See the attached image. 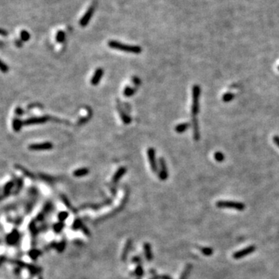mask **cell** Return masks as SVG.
Here are the masks:
<instances>
[{
	"mask_svg": "<svg viewBox=\"0 0 279 279\" xmlns=\"http://www.w3.org/2000/svg\"><path fill=\"white\" fill-rule=\"evenodd\" d=\"M108 45L110 48L116 49L118 51H124L126 53H132V54H140L142 51V48L140 46H134V45L124 44L121 42L116 40H110L108 43Z\"/></svg>",
	"mask_w": 279,
	"mask_h": 279,
	"instance_id": "1",
	"label": "cell"
},
{
	"mask_svg": "<svg viewBox=\"0 0 279 279\" xmlns=\"http://www.w3.org/2000/svg\"><path fill=\"white\" fill-rule=\"evenodd\" d=\"M192 103L191 107V116H196L199 112V99H200L201 88L199 85H194L192 87Z\"/></svg>",
	"mask_w": 279,
	"mask_h": 279,
	"instance_id": "2",
	"label": "cell"
},
{
	"mask_svg": "<svg viewBox=\"0 0 279 279\" xmlns=\"http://www.w3.org/2000/svg\"><path fill=\"white\" fill-rule=\"evenodd\" d=\"M215 205H216V207H218V208L233 209H236L238 211H244L246 208V206L244 203L240 202H235V201L220 200L218 201Z\"/></svg>",
	"mask_w": 279,
	"mask_h": 279,
	"instance_id": "3",
	"label": "cell"
},
{
	"mask_svg": "<svg viewBox=\"0 0 279 279\" xmlns=\"http://www.w3.org/2000/svg\"><path fill=\"white\" fill-rule=\"evenodd\" d=\"M147 154L148 160H149V163H150V168L151 170L153 171V172H158V169H159V166L157 165V159H156V150L153 147H149L147 150Z\"/></svg>",
	"mask_w": 279,
	"mask_h": 279,
	"instance_id": "4",
	"label": "cell"
},
{
	"mask_svg": "<svg viewBox=\"0 0 279 279\" xmlns=\"http://www.w3.org/2000/svg\"><path fill=\"white\" fill-rule=\"evenodd\" d=\"M256 246L254 245H251L249 247H247L244 249L240 250V251H236L235 253H233V257L236 260H239V259L244 258V257H247L248 255H250L251 254L254 253L255 251H256Z\"/></svg>",
	"mask_w": 279,
	"mask_h": 279,
	"instance_id": "5",
	"label": "cell"
},
{
	"mask_svg": "<svg viewBox=\"0 0 279 279\" xmlns=\"http://www.w3.org/2000/svg\"><path fill=\"white\" fill-rule=\"evenodd\" d=\"M159 163V169H158V176L161 181H165L168 178V170L167 165L165 162V160L163 157H160L158 160Z\"/></svg>",
	"mask_w": 279,
	"mask_h": 279,
	"instance_id": "6",
	"label": "cell"
},
{
	"mask_svg": "<svg viewBox=\"0 0 279 279\" xmlns=\"http://www.w3.org/2000/svg\"><path fill=\"white\" fill-rule=\"evenodd\" d=\"M54 147L51 142H44L41 144H33L29 145L28 149L34 151H42V150H50Z\"/></svg>",
	"mask_w": 279,
	"mask_h": 279,
	"instance_id": "7",
	"label": "cell"
},
{
	"mask_svg": "<svg viewBox=\"0 0 279 279\" xmlns=\"http://www.w3.org/2000/svg\"><path fill=\"white\" fill-rule=\"evenodd\" d=\"M11 262L13 263V264H16L17 266H18V268H26V269L29 270L32 274H37L39 273L40 272L39 268H37V267L32 265V264H26V263L22 262V261H20V260H12Z\"/></svg>",
	"mask_w": 279,
	"mask_h": 279,
	"instance_id": "8",
	"label": "cell"
},
{
	"mask_svg": "<svg viewBox=\"0 0 279 279\" xmlns=\"http://www.w3.org/2000/svg\"><path fill=\"white\" fill-rule=\"evenodd\" d=\"M191 126L193 129V138L195 141L200 140V130H199V120L196 116H191Z\"/></svg>",
	"mask_w": 279,
	"mask_h": 279,
	"instance_id": "9",
	"label": "cell"
},
{
	"mask_svg": "<svg viewBox=\"0 0 279 279\" xmlns=\"http://www.w3.org/2000/svg\"><path fill=\"white\" fill-rule=\"evenodd\" d=\"M48 120V118L46 116H40V117H32L23 121V125L30 126L36 125V124H42L46 123Z\"/></svg>",
	"mask_w": 279,
	"mask_h": 279,
	"instance_id": "10",
	"label": "cell"
},
{
	"mask_svg": "<svg viewBox=\"0 0 279 279\" xmlns=\"http://www.w3.org/2000/svg\"><path fill=\"white\" fill-rule=\"evenodd\" d=\"M94 10H95V6H92L88 10H87V12L85 13V15L83 16L82 19H81L80 22H79L81 26L84 27V26H86L87 25H88L90 19H91V18H92V15H93Z\"/></svg>",
	"mask_w": 279,
	"mask_h": 279,
	"instance_id": "11",
	"label": "cell"
},
{
	"mask_svg": "<svg viewBox=\"0 0 279 279\" xmlns=\"http://www.w3.org/2000/svg\"><path fill=\"white\" fill-rule=\"evenodd\" d=\"M19 239V233L16 230H14L12 231L10 233L6 236V242L9 245H13V244H15Z\"/></svg>",
	"mask_w": 279,
	"mask_h": 279,
	"instance_id": "12",
	"label": "cell"
},
{
	"mask_svg": "<svg viewBox=\"0 0 279 279\" xmlns=\"http://www.w3.org/2000/svg\"><path fill=\"white\" fill-rule=\"evenodd\" d=\"M103 74H104V71H103L102 68H101V67L97 68V69L96 70V71H95L93 76H92V79H91V81H90L91 85H97L100 82V81H101L102 78L103 76Z\"/></svg>",
	"mask_w": 279,
	"mask_h": 279,
	"instance_id": "13",
	"label": "cell"
},
{
	"mask_svg": "<svg viewBox=\"0 0 279 279\" xmlns=\"http://www.w3.org/2000/svg\"><path fill=\"white\" fill-rule=\"evenodd\" d=\"M126 172V167H120L118 170L116 171V173L112 177V182L114 183H117L120 181V179L123 176L124 174Z\"/></svg>",
	"mask_w": 279,
	"mask_h": 279,
	"instance_id": "14",
	"label": "cell"
},
{
	"mask_svg": "<svg viewBox=\"0 0 279 279\" xmlns=\"http://www.w3.org/2000/svg\"><path fill=\"white\" fill-rule=\"evenodd\" d=\"M131 245H132V240H128L126 243L125 246H124L123 251L122 255H121V260L123 261H126V258H127V256L129 254V252L130 251V248H131Z\"/></svg>",
	"mask_w": 279,
	"mask_h": 279,
	"instance_id": "15",
	"label": "cell"
},
{
	"mask_svg": "<svg viewBox=\"0 0 279 279\" xmlns=\"http://www.w3.org/2000/svg\"><path fill=\"white\" fill-rule=\"evenodd\" d=\"M144 250L145 257H146L147 261H151L153 260V252H152L151 245L149 243H144Z\"/></svg>",
	"mask_w": 279,
	"mask_h": 279,
	"instance_id": "16",
	"label": "cell"
},
{
	"mask_svg": "<svg viewBox=\"0 0 279 279\" xmlns=\"http://www.w3.org/2000/svg\"><path fill=\"white\" fill-rule=\"evenodd\" d=\"M13 187H14V183H13V182H9L5 185V186H4L3 188V192H2V199H3L4 197L8 196V195H10Z\"/></svg>",
	"mask_w": 279,
	"mask_h": 279,
	"instance_id": "17",
	"label": "cell"
},
{
	"mask_svg": "<svg viewBox=\"0 0 279 279\" xmlns=\"http://www.w3.org/2000/svg\"><path fill=\"white\" fill-rule=\"evenodd\" d=\"M89 173V169L87 168H79L73 171V175L77 178H80V177H84Z\"/></svg>",
	"mask_w": 279,
	"mask_h": 279,
	"instance_id": "18",
	"label": "cell"
},
{
	"mask_svg": "<svg viewBox=\"0 0 279 279\" xmlns=\"http://www.w3.org/2000/svg\"><path fill=\"white\" fill-rule=\"evenodd\" d=\"M190 126L189 123H182L178 125H177L174 128V130L178 133H182L184 132H186Z\"/></svg>",
	"mask_w": 279,
	"mask_h": 279,
	"instance_id": "19",
	"label": "cell"
},
{
	"mask_svg": "<svg viewBox=\"0 0 279 279\" xmlns=\"http://www.w3.org/2000/svg\"><path fill=\"white\" fill-rule=\"evenodd\" d=\"M117 109H118L119 112H120V117H121V120H123V122L124 123L129 124V123L131 122L132 121L131 118H130V117H129L127 114H126L125 112H123V110L120 108V105L117 106Z\"/></svg>",
	"mask_w": 279,
	"mask_h": 279,
	"instance_id": "20",
	"label": "cell"
},
{
	"mask_svg": "<svg viewBox=\"0 0 279 279\" xmlns=\"http://www.w3.org/2000/svg\"><path fill=\"white\" fill-rule=\"evenodd\" d=\"M192 269V265L190 264H188L186 266L185 269H184L183 272L182 273V275L180 277L179 279H188V278L189 277L191 271Z\"/></svg>",
	"mask_w": 279,
	"mask_h": 279,
	"instance_id": "21",
	"label": "cell"
},
{
	"mask_svg": "<svg viewBox=\"0 0 279 279\" xmlns=\"http://www.w3.org/2000/svg\"><path fill=\"white\" fill-rule=\"evenodd\" d=\"M22 125H23V121H21L19 118L14 119L13 121V127L16 132H19Z\"/></svg>",
	"mask_w": 279,
	"mask_h": 279,
	"instance_id": "22",
	"label": "cell"
},
{
	"mask_svg": "<svg viewBox=\"0 0 279 279\" xmlns=\"http://www.w3.org/2000/svg\"><path fill=\"white\" fill-rule=\"evenodd\" d=\"M41 255V252L37 249H32L29 252V256L32 260H36Z\"/></svg>",
	"mask_w": 279,
	"mask_h": 279,
	"instance_id": "23",
	"label": "cell"
},
{
	"mask_svg": "<svg viewBox=\"0 0 279 279\" xmlns=\"http://www.w3.org/2000/svg\"><path fill=\"white\" fill-rule=\"evenodd\" d=\"M61 199H62V201H63V202L64 203V205L66 206V207H67V208H68V209L71 210V211H72L73 212H76V211H75V209L73 208V206H71V203L70 202V201L68 200V199H67V198L65 196V195H61Z\"/></svg>",
	"mask_w": 279,
	"mask_h": 279,
	"instance_id": "24",
	"label": "cell"
},
{
	"mask_svg": "<svg viewBox=\"0 0 279 279\" xmlns=\"http://www.w3.org/2000/svg\"><path fill=\"white\" fill-rule=\"evenodd\" d=\"M199 250L203 255L206 256H211L213 254V250L211 247H199Z\"/></svg>",
	"mask_w": 279,
	"mask_h": 279,
	"instance_id": "25",
	"label": "cell"
},
{
	"mask_svg": "<svg viewBox=\"0 0 279 279\" xmlns=\"http://www.w3.org/2000/svg\"><path fill=\"white\" fill-rule=\"evenodd\" d=\"M234 98V95L231 92H227L225 93L223 96H222V99L224 102H230L232 101Z\"/></svg>",
	"mask_w": 279,
	"mask_h": 279,
	"instance_id": "26",
	"label": "cell"
},
{
	"mask_svg": "<svg viewBox=\"0 0 279 279\" xmlns=\"http://www.w3.org/2000/svg\"><path fill=\"white\" fill-rule=\"evenodd\" d=\"M135 93V89L134 88H131L129 86H126L123 90V95L126 97H130Z\"/></svg>",
	"mask_w": 279,
	"mask_h": 279,
	"instance_id": "27",
	"label": "cell"
},
{
	"mask_svg": "<svg viewBox=\"0 0 279 279\" xmlns=\"http://www.w3.org/2000/svg\"><path fill=\"white\" fill-rule=\"evenodd\" d=\"M68 215H69V213L68 212H66V211H62V212H59L58 213V219H59V221L62 222V223H64L66 219H67L68 217Z\"/></svg>",
	"mask_w": 279,
	"mask_h": 279,
	"instance_id": "28",
	"label": "cell"
},
{
	"mask_svg": "<svg viewBox=\"0 0 279 279\" xmlns=\"http://www.w3.org/2000/svg\"><path fill=\"white\" fill-rule=\"evenodd\" d=\"M16 168L18 169H19V170H20L21 171H22V172L23 173V174H24L26 177H28V178H35V177H34V175L32 174V173L30 172L28 170L25 169L24 168H22V166H20V165H16Z\"/></svg>",
	"mask_w": 279,
	"mask_h": 279,
	"instance_id": "29",
	"label": "cell"
},
{
	"mask_svg": "<svg viewBox=\"0 0 279 279\" xmlns=\"http://www.w3.org/2000/svg\"><path fill=\"white\" fill-rule=\"evenodd\" d=\"M64 227V223H62V222H59V223H55V224L54 225V227H53V228H54V231H55V233H58L61 232Z\"/></svg>",
	"mask_w": 279,
	"mask_h": 279,
	"instance_id": "30",
	"label": "cell"
},
{
	"mask_svg": "<svg viewBox=\"0 0 279 279\" xmlns=\"http://www.w3.org/2000/svg\"><path fill=\"white\" fill-rule=\"evenodd\" d=\"M214 158H215V161H218V162H222V161H224L225 156L222 152L217 151L214 154Z\"/></svg>",
	"mask_w": 279,
	"mask_h": 279,
	"instance_id": "31",
	"label": "cell"
},
{
	"mask_svg": "<svg viewBox=\"0 0 279 279\" xmlns=\"http://www.w3.org/2000/svg\"><path fill=\"white\" fill-rule=\"evenodd\" d=\"M64 39H65V34H64V31H61V30L58 31L56 36L57 41L61 43V42H64Z\"/></svg>",
	"mask_w": 279,
	"mask_h": 279,
	"instance_id": "32",
	"label": "cell"
},
{
	"mask_svg": "<svg viewBox=\"0 0 279 279\" xmlns=\"http://www.w3.org/2000/svg\"><path fill=\"white\" fill-rule=\"evenodd\" d=\"M20 37L22 41H28L30 38V35L26 30H22L20 34Z\"/></svg>",
	"mask_w": 279,
	"mask_h": 279,
	"instance_id": "33",
	"label": "cell"
},
{
	"mask_svg": "<svg viewBox=\"0 0 279 279\" xmlns=\"http://www.w3.org/2000/svg\"><path fill=\"white\" fill-rule=\"evenodd\" d=\"M82 222L81 221L80 219H75V221H74L73 226H72V228H73L74 230H81V227L82 226Z\"/></svg>",
	"mask_w": 279,
	"mask_h": 279,
	"instance_id": "34",
	"label": "cell"
},
{
	"mask_svg": "<svg viewBox=\"0 0 279 279\" xmlns=\"http://www.w3.org/2000/svg\"><path fill=\"white\" fill-rule=\"evenodd\" d=\"M22 188V178H19V179L17 180V184H16V187L15 194H18Z\"/></svg>",
	"mask_w": 279,
	"mask_h": 279,
	"instance_id": "35",
	"label": "cell"
},
{
	"mask_svg": "<svg viewBox=\"0 0 279 279\" xmlns=\"http://www.w3.org/2000/svg\"><path fill=\"white\" fill-rule=\"evenodd\" d=\"M135 274H136V275L138 276V277H141V276L144 275V269H143V268L141 265H138V266L136 268Z\"/></svg>",
	"mask_w": 279,
	"mask_h": 279,
	"instance_id": "36",
	"label": "cell"
},
{
	"mask_svg": "<svg viewBox=\"0 0 279 279\" xmlns=\"http://www.w3.org/2000/svg\"><path fill=\"white\" fill-rule=\"evenodd\" d=\"M64 248H65V243H64V241H61V243H59V244L56 245V249L58 250V252H63Z\"/></svg>",
	"mask_w": 279,
	"mask_h": 279,
	"instance_id": "37",
	"label": "cell"
},
{
	"mask_svg": "<svg viewBox=\"0 0 279 279\" xmlns=\"http://www.w3.org/2000/svg\"><path fill=\"white\" fill-rule=\"evenodd\" d=\"M1 71H2V73H6V72L9 71V67L2 61H1Z\"/></svg>",
	"mask_w": 279,
	"mask_h": 279,
	"instance_id": "38",
	"label": "cell"
},
{
	"mask_svg": "<svg viewBox=\"0 0 279 279\" xmlns=\"http://www.w3.org/2000/svg\"><path fill=\"white\" fill-rule=\"evenodd\" d=\"M81 230H82V232L84 233L85 234L87 235V236H90V232H89V230H88V229L87 228V227H85L84 224H82V227H81Z\"/></svg>",
	"mask_w": 279,
	"mask_h": 279,
	"instance_id": "39",
	"label": "cell"
},
{
	"mask_svg": "<svg viewBox=\"0 0 279 279\" xmlns=\"http://www.w3.org/2000/svg\"><path fill=\"white\" fill-rule=\"evenodd\" d=\"M273 141H274V143H275V144L279 147V136H278V135L274 136Z\"/></svg>",
	"mask_w": 279,
	"mask_h": 279,
	"instance_id": "40",
	"label": "cell"
},
{
	"mask_svg": "<svg viewBox=\"0 0 279 279\" xmlns=\"http://www.w3.org/2000/svg\"><path fill=\"white\" fill-rule=\"evenodd\" d=\"M22 113H23V112H22V109H21V108L18 107V108L16 109V114L17 116H21Z\"/></svg>",
	"mask_w": 279,
	"mask_h": 279,
	"instance_id": "41",
	"label": "cell"
},
{
	"mask_svg": "<svg viewBox=\"0 0 279 279\" xmlns=\"http://www.w3.org/2000/svg\"><path fill=\"white\" fill-rule=\"evenodd\" d=\"M140 260H141V258L139 257H134L133 258V262L134 263H139L140 262Z\"/></svg>",
	"mask_w": 279,
	"mask_h": 279,
	"instance_id": "42",
	"label": "cell"
},
{
	"mask_svg": "<svg viewBox=\"0 0 279 279\" xmlns=\"http://www.w3.org/2000/svg\"><path fill=\"white\" fill-rule=\"evenodd\" d=\"M4 31H5L4 30H1V34H2V35H6V34H7V33H5Z\"/></svg>",
	"mask_w": 279,
	"mask_h": 279,
	"instance_id": "43",
	"label": "cell"
},
{
	"mask_svg": "<svg viewBox=\"0 0 279 279\" xmlns=\"http://www.w3.org/2000/svg\"><path fill=\"white\" fill-rule=\"evenodd\" d=\"M39 279H43V278H42V277H40V278H39Z\"/></svg>",
	"mask_w": 279,
	"mask_h": 279,
	"instance_id": "44",
	"label": "cell"
},
{
	"mask_svg": "<svg viewBox=\"0 0 279 279\" xmlns=\"http://www.w3.org/2000/svg\"><path fill=\"white\" fill-rule=\"evenodd\" d=\"M278 70H279V66H278Z\"/></svg>",
	"mask_w": 279,
	"mask_h": 279,
	"instance_id": "45",
	"label": "cell"
}]
</instances>
